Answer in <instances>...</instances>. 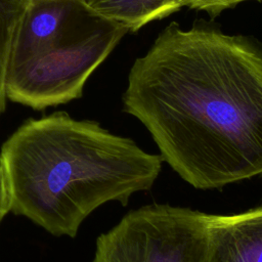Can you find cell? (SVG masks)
<instances>
[{
    "instance_id": "cell-3",
    "label": "cell",
    "mask_w": 262,
    "mask_h": 262,
    "mask_svg": "<svg viewBox=\"0 0 262 262\" xmlns=\"http://www.w3.org/2000/svg\"><path fill=\"white\" fill-rule=\"evenodd\" d=\"M127 32L84 5L60 36L7 71V99L44 110L81 97L88 78Z\"/></svg>"
},
{
    "instance_id": "cell-4",
    "label": "cell",
    "mask_w": 262,
    "mask_h": 262,
    "mask_svg": "<svg viewBox=\"0 0 262 262\" xmlns=\"http://www.w3.org/2000/svg\"><path fill=\"white\" fill-rule=\"evenodd\" d=\"M208 216L170 205L141 207L97 237L92 262H204Z\"/></svg>"
},
{
    "instance_id": "cell-7",
    "label": "cell",
    "mask_w": 262,
    "mask_h": 262,
    "mask_svg": "<svg viewBox=\"0 0 262 262\" xmlns=\"http://www.w3.org/2000/svg\"><path fill=\"white\" fill-rule=\"evenodd\" d=\"M93 13L136 32L149 21L178 11L181 0H81Z\"/></svg>"
},
{
    "instance_id": "cell-5",
    "label": "cell",
    "mask_w": 262,
    "mask_h": 262,
    "mask_svg": "<svg viewBox=\"0 0 262 262\" xmlns=\"http://www.w3.org/2000/svg\"><path fill=\"white\" fill-rule=\"evenodd\" d=\"M204 262H262V207L209 214Z\"/></svg>"
},
{
    "instance_id": "cell-1",
    "label": "cell",
    "mask_w": 262,
    "mask_h": 262,
    "mask_svg": "<svg viewBox=\"0 0 262 262\" xmlns=\"http://www.w3.org/2000/svg\"><path fill=\"white\" fill-rule=\"evenodd\" d=\"M123 103L193 187L262 176V48L250 38L171 23L133 63Z\"/></svg>"
},
{
    "instance_id": "cell-8",
    "label": "cell",
    "mask_w": 262,
    "mask_h": 262,
    "mask_svg": "<svg viewBox=\"0 0 262 262\" xmlns=\"http://www.w3.org/2000/svg\"><path fill=\"white\" fill-rule=\"evenodd\" d=\"M30 0H0V115L7 100L6 77L12 43Z\"/></svg>"
},
{
    "instance_id": "cell-6",
    "label": "cell",
    "mask_w": 262,
    "mask_h": 262,
    "mask_svg": "<svg viewBox=\"0 0 262 262\" xmlns=\"http://www.w3.org/2000/svg\"><path fill=\"white\" fill-rule=\"evenodd\" d=\"M83 7L81 0H30L12 43L8 70L26 61L60 36Z\"/></svg>"
},
{
    "instance_id": "cell-2",
    "label": "cell",
    "mask_w": 262,
    "mask_h": 262,
    "mask_svg": "<svg viewBox=\"0 0 262 262\" xmlns=\"http://www.w3.org/2000/svg\"><path fill=\"white\" fill-rule=\"evenodd\" d=\"M162 162L97 122L63 112L26 121L0 150L11 211L71 237L99 206H125L133 193L148 190Z\"/></svg>"
},
{
    "instance_id": "cell-9",
    "label": "cell",
    "mask_w": 262,
    "mask_h": 262,
    "mask_svg": "<svg viewBox=\"0 0 262 262\" xmlns=\"http://www.w3.org/2000/svg\"><path fill=\"white\" fill-rule=\"evenodd\" d=\"M245 1L248 0H181V3L183 6L204 10L212 15H217L221 11Z\"/></svg>"
},
{
    "instance_id": "cell-10",
    "label": "cell",
    "mask_w": 262,
    "mask_h": 262,
    "mask_svg": "<svg viewBox=\"0 0 262 262\" xmlns=\"http://www.w3.org/2000/svg\"><path fill=\"white\" fill-rule=\"evenodd\" d=\"M9 211H11V200L6 177L2 166L0 165V222Z\"/></svg>"
}]
</instances>
